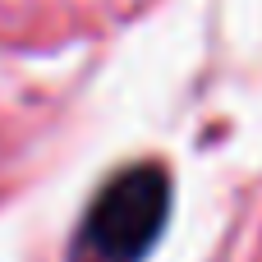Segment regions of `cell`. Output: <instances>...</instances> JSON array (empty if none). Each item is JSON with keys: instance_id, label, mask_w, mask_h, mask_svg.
I'll return each instance as SVG.
<instances>
[{"instance_id": "obj_1", "label": "cell", "mask_w": 262, "mask_h": 262, "mask_svg": "<svg viewBox=\"0 0 262 262\" xmlns=\"http://www.w3.org/2000/svg\"><path fill=\"white\" fill-rule=\"evenodd\" d=\"M166 203L170 189L157 166H134L115 175L83 216L74 262H138L161 230Z\"/></svg>"}]
</instances>
